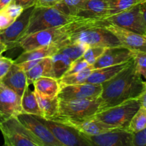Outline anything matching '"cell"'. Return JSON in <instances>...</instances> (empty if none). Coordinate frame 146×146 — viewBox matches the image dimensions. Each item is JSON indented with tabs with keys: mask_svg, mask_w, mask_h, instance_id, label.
<instances>
[{
	"mask_svg": "<svg viewBox=\"0 0 146 146\" xmlns=\"http://www.w3.org/2000/svg\"><path fill=\"white\" fill-rule=\"evenodd\" d=\"M102 111L124 101L138 98L145 91L146 83L136 71L133 59L111 79L101 84Z\"/></svg>",
	"mask_w": 146,
	"mask_h": 146,
	"instance_id": "1",
	"label": "cell"
},
{
	"mask_svg": "<svg viewBox=\"0 0 146 146\" xmlns=\"http://www.w3.org/2000/svg\"><path fill=\"white\" fill-rule=\"evenodd\" d=\"M95 20L96 19L81 18L61 27L32 33L19 40L16 47H21L24 51H30L49 45L57 46L65 41L70 34L92 24Z\"/></svg>",
	"mask_w": 146,
	"mask_h": 146,
	"instance_id": "2",
	"label": "cell"
},
{
	"mask_svg": "<svg viewBox=\"0 0 146 146\" xmlns=\"http://www.w3.org/2000/svg\"><path fill=\"white\" fill-rule=\"evenodd\" d=\"M104 23V20L96 19L92 24L70 34L65 41L57 45V47L59 48L70 42H82L89 47L102 46L108 48L121 46L115 36L103 27Z\"/></svg>",
	"mask_w": 146,
	"mask_h": 146,
	"instance_id": "3",
	"label": "cell"
},
{
	"mask_svg": "<svg viewBox=\"0 0 146 146\" xmlns=\"http://www.w3.org/2000/svg\"><path fill=\"white\" fill-rule=\"evenodd\" d=\"M81 18L64 14L56 7H35L22 38L36 31L61 27Z\"/></svg>",
	"mask_w": 146,
	"mask_h": 146,
	"instance_id": "4",
	"label": "cell"
},
{
	"mask_svg": "<svg viewBox=\"0 0 146 146\" xmlns=\"http://www.w3.org/2000/svg\"><path fill=\"white\" fill-rule=\"evenodd\" d=\"M102 111L101 97L96 99L60 100L58 114L52 121L82 120L94 117Z\"/></svg>",
	"mask_w": 146,
	"mask_h": 146,
	"instance_id": "5",
	"label": "cell"
},
{
	"mask_svg": "<svg viewBox=\"0 0 146 146\" xmlns=\"http://www.w3.org/2000/svg\"><path fill=\"white\" fill-rule=\"evenodd\" d=\"M141 106L139 100L134 98L106 108L98 113L95 117L114 128L127 130L131 119Z\"/></svg>",
	"mask_w": 146,
	"mask_h": 146,
	"instance_id": "6",
	"label": "cell"
},
{
	"mask_svg": "<svg viewBox=\"0 0 146 146\" xmlns=\"http://www.w3.org/2000/svg\"><path fill=\"white\" fill-rule=\"evenodd\" d=\"M0 131L8 146H42L17 117L0 123Z\"/></svg>",
	"mask_w": 146,
	"mask_h": 146,
	"instance_id": "7",
	"label": "cell"
},
{
	"mask_svg": "<svg viewBox=\"0 0 146 146\" xmlns=\"http://www.w3.org/2000/svg\"><path fill=\"white\" fill-rule=\"evenodd\" d=\"M35 116L48 127L63 146H91L84 135L73 127L41 116Z\"/></svg>",
	"mask_w": 146,
	"mask_h": 146,
	"instance_id": "8",
	"label": "cell"
},
{
	"mask_svg": "<svg viewBox=\"0 0 146 146\" xmlns=\"http://www.w3.org/2000/svg\"><path fill=\"white\" fill-rule=\"evenodd\" d=\"M102 20L137 34H146V24L141 14V4Z\"/></svg>",
	"mask_w": 146,
	"mask_h": 146,
	"instance_id": "9",
	"label": "cell"
},
{
	"mask_svg": "<svg viewBox=\"0 0 146 146\" xmlns=\"http://www.w3.org/2000/svg\"><path fill=\"white\" fill-rule=\"evenodd\" d=\"M17 118L42 146H63L48 127L36 116L22 113Z\"/></svg>",
	"mask_w": 146,
	"mask_h": 146,
	"instance_id": "10",
	"label": "cell"
},
{
	"mask_svg": "<svg viewBox=\"0 0 146 146\" xmlns=\"http://www.w3.org/2000/svg\"><path fill=\"white\" fill-rule=\"evenodd\" d=\"M34 7L24 10L9 27L0 31V41L7 45L8 50L15 48L17 44L23 37L29 24L30 19Z\"/></svg>",
	"mask_w": 146,
	"mask_h": 146,
	"instance_id": "11",
	"label": "cell"
},
{
	"mask_svg": "<svg viewBox=\"0 0 146 146\" xmlns=\"http://www.w3.org/2000/svg\"><path fill=\"white\" fill-rule=\"evenodd\" d=\"M103 27L115 36L122 46L134 52L146 53V34H137L105 21Z\"/></svg>",
	"mask_w": 146,
	"mask_h": 146,
	"instance_id": "12",
	"label": "cell"
},
{
	"mask_svg": "<svg viewBox=\"0 0 146 146\" xmlns=\"http://www.w3.org/2000/svg\"><path fill=\"white\" fill-rule=\"evenodd\" d=\"M22 113L21 97L0 82V123Z\"/></svg>",
	"mask_w": 146,
	"mask_h": 146,
	"instance_id": "13",
	"label": "cell"
},
{
	"mask_svg": "<svg viewBox=\"0 0 146 146\" xmlns=\"http://www.w3.org/2000/svg\"><path fill=\"white\" fill-rule=\"evenodd\" d=\"M84 135L91 146H134L133 133L127 130L116 128L94 136Z\"/></svg>",
	"mask_w": 146,
	"mask_h": 146,
	"instance_id": "14",
	"label": "cell"
},
{
	"mask_svg": "<svg viewBox=\"0 0 146 146\" xmlns=\"http://www.w3.org/2000/svg\"><path fill=\"white\" fill-rule=\"evenodd\" d=\"M101 92L102 86L100 84L84 83L62 87L58 98L60 100L96 99L101 96Z\"/></svg>",
	"mask_w": 146,
	"mask_h": 146,
	"instance_id": "15",
	"label": "cell"
},
{
	"mask_svg": "<svg viewBox=\"0 0 146 146\" xmlns=\"http://www.w3.org/2000/svg\"><path fill=\"white\" fill-rule=\"evenodd\" d=\"M133 51L122 46L106 48L102 55L93 64L94 69L103 67L112 66L127 62L133 58Z\"/></svg>",
	"mask_w": 146,
	"mask_h": 146,
	"instance_id": "16",
	"label": "cell"
},
{
	"mask_svg": "<svg viewBox=\"0 0 146 146\" xmlns=\"http://www.w3.org/2000/svg\"><path fill=\"white\" fill-rule=\"evenodd\" d=\"M60 123L73 127L81 133L89 136L100 135L108 131L116 129L114 127L104 123L95 116L82 120H66Z\"/></svg>",
	"mask_w": 146,
	"mask_h": 146,
	"instance_id": "17",
	"label": "cell"
},
{
	"mask_svg": "<svg viewBox=\"0 0 146 146\" xmlns=\"http://www.w3.org/2000/svg\"><path fill=\"white\" fill-rule=\"evenodd\" d=\"M0 82L11 88L21 97L27 86H29L26 72L18 64L14 63Z\"/></svg>",
	"mask_w": 146,
	"mask_h": 146,
	"instance_id": "18",
	"label": "cell"
},
{
	"mask_svg": "<svg viewBox=\"0 0 146 146\" xmlns=\"http://www.w3.org/2000/svg\"><path fill=\"white\" fill-rule=\"evenodd\" d=\"M108 15L107 0H87L80 7L76 16L84 19H102Z\"/></svg>",
	"mask_w": 146,
	"mask_h": 146,
	"instance_id": "19",
	"label": "cell"
},
{
	"mask_svg": "<svg viewBox=\"0 0 146 146\" xmlns=\"http://www.w3.org/2000/svg\"><path fill=\"white\" fill-rule=\"evenodd\" d=\"M131 61V60H130L127 62L123 63V64H118V65L94 69L84 83L101 85L106 81L111 79L113 77L115 76L121 70L123 69L125 66H127Z\"/></svg>",
	"mask_w": 146,
	"mask_h": 146,
	"instance_id": "20",
	"label": "cell"
},
{
	"mask_svg": "<svg viewBox=\"0 0 146 146\" xmlns=\"http://www.w3.org/2000/svg\"><path fill=\"white\" fill-rule=\"evenodd\" d=\"M34 92L44 98H53L58 96L61 90L59 82L52 77H41L34 81Z\"/></svg>",
	"mask_w": 146,
	"mask_h": 146,
	"instance_id": "21",
	"label": "cell"
},
{
	"mask_svg": "<svg viewBox=\"0 0 146 146\" xmlns=\"http://www.w3.org/2000/svg\"><path fill=\"white\" fill-rule=\"evenodd\" d=\"M58 48L56 45H49L41 48H34L30 51H24L18 58L14 60V64H21L25 61L39 60L42 58L51 57L58 52Z\"/></svg>",
	"mask_w": 146,
	"mask_h": 146,
	"instance_id": "22",
	"label": "cell"
},
{
	"mask_svg": "<svg viewBox=\"0 0 146 146\" xmlns=\"http://www.w3.org/2000/svg\"><path fill=\"white\" fill-rule=\"evenodd\" d=\"M27 84L29 86L41 77H52V63L51 57L41 59L36 65L26 72Z\"/></svg>",
	"mask_w": 146,
	"mask_h": 146,
	"instance_id": "23",
	"label": "cell"
},
{
	"mask_svg": "<svg viewBox=\"0 0 146 146\" xmlns=\"http://www.w3.org/2000/svg\"><path fill=\"white\" fill-rule=\"evenodd\" d=\"M36 94V93H35ZM37 102L42 113L43 118L51 120L56 117L58 112L59 99L58 96L53 98H44L36 94Z\"/></svg>",
	"mask_w": 146,
	"mask_h": 146,
	"instance_id": "24",
	"label": "cell"
},
{
	"mask_svg": "<svg viewBox=\"0 0 146 146\" xmlns=\"http://www.w3.org/2000/svg\"><path fill=\"white\" fill-rule=\"evenodd\" d=\"M21 109L24 113L42 116L35 92L30 89L29 86H27L21 96Z\"/></svg>",
	"mask_w": 146,
	"mask_h": 146,
	"instance_id": "25",
	"label": "cell"
},
{
	"mask_svg": "<svg viewBox=\"0 0 146 146\" xmlns=\"http://www.w3.org/2000/svg\"><path fill=\"white\" fill-rule=\"evenodd\" d=\"M51 58L52 63V78L58 80L66 74L73 61L64 54L56 53Z\"/></svg>",
	"mask_w": 146,
	"mask_h": 146,
	"instance_id": "26",
	"label": "cell"
},
{
	"mask_svg": "<svg viewBox=\"0 0 146 146\" xmlns=\"http://www.w3.org/2000/svg\"><path fill=\"white\" fill-rule=\"evenodd\" d=\"M94 69V68L93 65H89L86 68L78 71V72L62 76L60 79L58 80L60 86H61V88H62L66 86L84 84L86 78L89 76V75L91 74Z\"/></svg>",
	"mask_w": 146,
	"mask_h": 146,
	"instance_id": "27",
	"label": "cell"
},
{
	"mask_svg": "<svg viewBox=\"0 0 146 146\" xmlns=\"http://www.w3.org/2000/svg\"><path fill=\"white\" fill-rule=\"evenodd\" d=\"M88 48L89 46L84 43L70 42L58 48V52L64 54L74 61L82 56Z\"/></svg>",
	"mask_w": 146,
	"mask_h": 146,
	"instance_id": "28",
	"label": "cell"
},
{
	"mask_svg": "<svg viewBox=\"0 0 146 146\" xmlns=\"http://www.w3.org/2000/svg\"><path fill=\"white\" fill-rule=\"evenodd\" d=\"M108 4V17L128 10L131 7L145 2L143 0H107Z\"/></svg>",
	"mask_w": 146,
	"mask_h": 146,
	"instance_id": "29",
	"label": "cell"
},
{
	"mask_svg": "<svg viewBox=\"0 0 146 146\" xmlns=\"http://www.w3.org/2000/svg\"><path fill=\"white\" fill-rule=\"evenodd\" d=\"M146 128V108L141 106L131 119L127 131L136 133Z\"/></svg>",
	"mask_w": 146,
	"mask_h": 146,
	"instance_id": "30",
	"label": "cell"
},
{
	"mask_svg": "<svg viewBox=\"0 0 146 146\" xmlns=\"http://www.w3.org/2000/svg\"><path fill=\"white\" fill-rule=\"evenodd\" d=\"M87 0H62L54 7L68 15L76 16L80 7Z\"/></svg>",
	"mask_w": 146,
	"mask_h": 146,
	"instance_id": "31",
	"label": "cell"
},
{
	"mask_svg": "<svg viewBox=\"0 0 146 146\" xmlns=\"http://www.w3.org/2000/svg\"><path fill=\"white\" fill-rule=\"evenodd\" d=\"M106 48L102 46H91L85 51L81 58L89 65H93L101 56Z\"/></svg>",
	"mask_w": 146,
	"mask_h": 146,
	"instance_id": "32",
	"label": "cell"
},
{
	"mask_svg": "<svg viewBox=\"0 0 146 146\" xmlns=\"http://www.w3.org/2000/svg\"><path fill=\"white\" fill-rule=\"evenodd\" d=\"M133 59L136 71L146 79V53L134 52Z\"/></svg>",
	"mask_w": 146,
	"mask_h": 146,
	"instance_id": "33",
	"label": "cell"
},
{
	"mask_svg": "<svg viewBox=\"0 0 146 146\" xmlns=\"http://www.w3.org/2000/svg\"><path fill=\"white\" fill-rule=\"evenodd\" d=\"M88 66H89V64H88L86 61H84L81 57H80L79 58L76 59V61H73L70 68H68V71L66 72V74H64L63 76L70 75V74H74V73L78 72V71H81V70L86 68Z\"/></svg>",
	"mask_w": 146,
	"mask_h": 146,
	"instance_id": "34",
	"label": "cell"
},
{
	"mask_svg": "<svg viewBox=\"0 0 146 146\" xmlns=\"http://www.w3.org/2000/svg\"><path fill=\"white\" fill-rule=\"evenodd\" d=\"M3 9L5 11V12L11 17V19L15 20L16 19L18 18L21 13L24 11V9L19 4H15V3L11 2L8 6L5 7Z\"/></svg>",
	"mask_w": 146,
	"mask_h": 146,
	"instance_id": "35",
	"label": "cell"
},
{
	"mask_svg": "<svg viewBox=\"0 0 146 146\" xmlns=\"http://www.w3.org/2000/svg\"><path fill=\"white\" fill-rule=\"evenodd\" d=\"M14 63V60L11 58L0 56V81L5 76Z\"/></svg>",
	"mask_w": 146,
	"mask_h": 146,
	"instance_id": "36",
	"label": "cell"
},
{
	"mask_svg": "<svg viewBox=\"0 0 146 146\" xmlns=\"http://www.w3.org/2000/svg\"><path fill=\"white\" fill-rule=\"evenodd\" d=\"M133 142L134 146H146V128L133 133Z\"/></svg>",
	"mask_w": 146,
	"mask_h": 146,
	"instance_id": "37",
	"label": "cell"
},
{
	"mask_svg": "<svg viewBox=\"0 0 146 146\" xmlns=\"http://www.w3.org/2000/svg\"><path fill=\"white\" fill-rule=\"evenodd\" d=\"M14 21V19H11L4 9L0 11V31L9 27Z\"/></svg>",
	"mask_w": 146,
	"mask_h": 146,
	"instance_id": "38",
	"label": "cell"
},
{
	"mask_svg": "<svg viewBox=\"0 0 146 146\" xmlns=\"http://www.w3.org/2000/svg\"><path fill=\"white\" fill-rule=\"evenodd\" d=\"M37 1L38 0H13L11 2L19 4L24 9H26L30 8V7H35Z\"/></svg>",
	"mask_w": 146,
	"mask_h": 146,
	"instance_id": "39",
	"label": "cell"
},
{
	"mask_svg": "<svg viewBox=\"0 0 146 146\" xmlns=\"http://www.w3.org/2000/svg\"><path fill=\"white\" fill-rule=\"evenodd\" d=\"M62 0H38L35 7H54Z\"/></svg>",
	"mask_w": 146,
	"mask_h": 146,
	"instance_id": "40",
	"label": "cell"
},
{
	"mask_svg": "<svg viewBox=\"0 0 146 146\" xmlns=\"http://www.w3.org/2000/svg\"><path fill=\"white\" fill-rule=\"evenodd\" d=\"M43 59V58H42ZM41 61V59L39 60H34V61H25V62L21 63V64H19L18 65L24 70L25 72L28 71L29 70H30L31 68H32L35 65H36L38 62Z\"/></svg>",
	"mask_w": 146,
	"mask_h": 146,
	"instance_id": "41",
	"label": "cell"
},
{
	"mask_svg": "<svg viewBox=\"0 0 146 146\" xmlns=\"http://www.w3.org/2000/svg\"><path fill=\"white\" fill-rule=\"evenodd\" d=\"M138 99L139 100L140 103H141V106L146 108V88L145 89V91L138 97Z\"/></svg>",
	"mask_w": 146,
	"mask_h": 146,
	"instance_id": "42",
	"label": "cell"
},
{
	"mask_svg": "<svg viewBox=\"0 0 146 146\" xmlns=\"http://www.w3.org/2000/svg\"><path fill=\"white\" fill-rule=\"evenodd\" d=\"M141 11L143 16V18L144 21H145L146 24V1L141 4Z\"/></svg>",
	"mask_w": 146,
	"mask_h": 146,
	"instance_id": "43",
	"label": "cell"
},
{
	"mask_svg": "<svg viewBox=\"0 0 146 146\" xmlns=\"http://www.w3.org/2000/svg\"><path fill=\"white\" fill-rule=\"evenodd\" d=\"M13 0H0V11L8 6Z\"/></svg>",
	"mask_w": 146,
	"mask_h": 146,
	"instance_id": "44",
	"label": "cell"
},
{
	"mask_svg": "<svg viewBox=\"0 0 146 146\" xmlns=\"http://www.w3.org/2000/svg\"><path fill=\"white\" fill-rule=\"evenodd\" d=\"M7 50H8V48H7V45L1 41H0V56H1V54Z\"/></svg>",
	"mask_w": 146,
	"mask_h": 146,
	"instance_id": "45",
	"label": "cell"
},
{
	"mask_svg": "<svg viewBox=\"0 0 146 146\" xmlns=\"http://www.w3.org/2000/svg\"><path fill=\"white\" fill-rule=\"evenodd\" d=\"M1 146H8V145H7V144H6V143H4V145H1Z\"/></svg>",
	"mask_w": 146,
	"mask_h": 146,
	"instance_id": "46",
	"label": "cell"
},
{
	"mask_svg": "<svg viewBox=\"0 0 146 146\" xmlns=\"http://www.w3.org/2000/svg\"><path fill=\"white\" fill-rule=\"evenodd\" d=\"M143 1H146V0H143Z\"/></svg>",
	"mask_w": 146,
	"mask_h": 146,
	"instance_id": "47",
	"label": "cell"
}]
</instances>
